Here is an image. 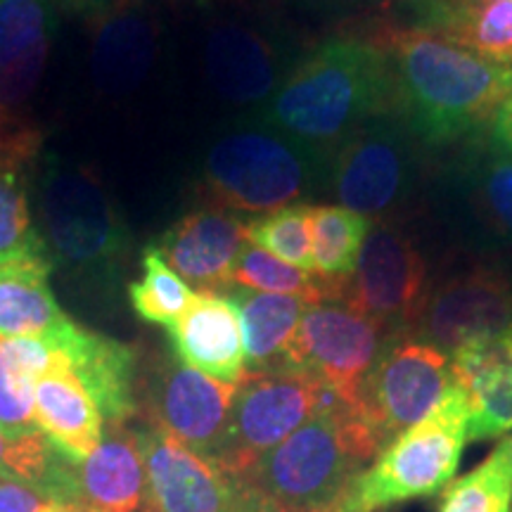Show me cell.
<instances>
[{"instance_id":"6da1fadb","label":"cell","mask_w":512,"mask_h":512,"mask_svg":"<svg viewBox=\"0 0 512 512\" xmlns=\"http://www.w3.org/2000/svg\"><path fill=\"white\" fill-rule=\"evenodd\" d=\"M396 105L387 55L373 41L330 38L311 50L268 100L266 124L313 155L337 152Z\"/></svg>"},{"instance_id":"7a4b0ae2","label":"cell","mask_w":512,"mask_h":512,"mask_svg":"<svg viewBox=\"0 0 512 512\" xmlns=\"http://www.w3.org/2000/svg\"><path fill=\"white\" fill-rule=\"evenodd\" d=\"M373 43L387 55L396 105L430 143L475 131L512 93V67L484 60L430 29H387Z\"/></svg>"},{"instance_id":"3957f363","label":"cell","mask_w":512,"mask_h":512,"mask_svg":"<svg viewBox=\"0 0 512 512\" xmlns=\"http://www.w3.org/2000/svg\"><path fill=\"white\" fill-rule=\"evenodd\" d=\"M380 451V439L361 413L328 389L316 415L238 479L268 503L325 512Z\"/></svg>"},{"instance_id":"277c9868","label":"cell","mask_w":512,"mask_h":512,"mask_svg":"<svg viewBox=\"0 0 512 512\" xmlns=\"http://www.w3.org/2000/svg\"><path fill=\"white\" fill-rule=\"evenodd\" d=\"M470 427V403L456 382L434 411L389 441L325 512H380L441 494L456 477Z\"/></svg>"},{"instance_id":"5b68a950","label":"cell","mask_w":512,"mask_h":512,"mask_svg":"<svg viewBox=\"0 0 512 512\" xmlns=\"http://www.w3.org/2000/svg\"><path fill=\"white\" fill-rule=\"evenodd\" d=\"M38 230L55 266L114 273L131 249V230L93 169L48 157L38 174Z\"/></svg>"},{"instance_id":"8992f818","label":"cell","mask_w":512,"mask_h":512,"mask_svg":"<svg viewBox=\"0 0 512 512\" xmlns=\"http://www.w3.org/2000/svg\"><path fill=\"white\" fill-rule=\"evenodd\" d=\"M320 159L271 126L240 128L211 145L197 192L207 207L271 214L309 192Z\"/></svg>"},{"instance_id":"52a82bcc","label":"cell","mask_w":512,"mask_h":512,"mask_svg":"<svg viewBox=\"0 0 512 512\" xmlns=\"http://www.w3.org/2000/svg\"><path fill=\"white\" fill-rule=\"evenodd\" d=\"M325 392L311 375L287 366L247 370L235 384L226 441L216 465L240 477L271 448L297 432L323 406Z\"/></svg>"},{"instance_id":"ba28073f","label":"cell","mask_w":512,"mask_h":512,"mask_svg":"<svg viewBox=\"0 0 512 512\" xmlns=\"http://www.w3.org/2000/svg\"><path fill=\"white\" fill-rule=\"evenodd\" d=\"M456 384L451 356L408 335L389 337L356 396V411L384 448L444 401Z\"/></svg>"},{"instance_id":"9c48e42d","label":"cell","mask_w":512,"mask_h":512,"mask_svg":"<svg viewBox=\"0 0 512 512\" xmlns=\"http://www.w3.org/2000/svg\"><path fill=\"white\" fill-rule=\"evenodd\" d=\"M389 335L347 302L313 304L285 349V366L302 370L337 399L356 406L358 389Z\"/></svg>"},{"instance_id":"30bf717a","label":"cell","mask_w":512,"mask_h":512,"mask_svg":"<svg viewBox=\"0 0 512 512\" xmlns=\"http://www.w3.org/2000/svg\"><path fill=\"white\" fill-rule=\"evenodd\" d=\"M344 302L373 318L389 337L418 330L430 302V287L427 264L413 240L387 223L370 228Z\"/></svg>"},{"instance_id":"8fae6325","label":"cell","mask_w":512,"mask_h":512,"mask_svg":"<svg viewBox=\"0 0 512 512\" xmlns=\"http://www.w3.org/2000/svg\"><path fill=\"white\" fill-rule=\"evenodd\" d=\"M131 432L145 465L150 512H240L247 491L238 477L192 453L157 422Z\"/></svg>"},{"instance_id":"7c38bea8","label":"cell","mask_w":512,"mask_h":512,"mask_svg":"<svg viewBox=\"0 0 512 512\" xmlns=\"http://www.w3.org/2000/svg\"><path fill=\"white\" fill-rule=\"evenodd\" d=\"M512 323V283L491 268L453 275L430 292L418 328L422 342L451 356L460 344L508 328Z\"/></svg>"},{"instance_id":"4fadbf2b","label":"cell","mask_w":512,"mask_h":512,"mask_svg":"<svg viewBox=\"0 0 512 512\" xmlns=\"http://www.w3.org/2000/svg\"><path fill=\"white\" fill-rule=\"evenodd\" d=\"M57 27V0H0V124L22 117L41 86Z\"/></svg>"},{"instance_id":"5bb4252c","label":"cell","mask_w":512,"mask_h":512,"mask_svg":"<svg viewBox=\"0 0 512 512\" xmlns=\"http://www.w3.org/2000/svg\"><path fill=\"white\" fill-rule=\"evenodd\" d=\"M233 394L235 384L211 380L181 361L164 363L152 392L157 425L216 465L226 441Z\"/></svg>"},{"instance_id":"9a60e30c","label":"cell","mask_w":512,"mask_h":512,"mask_svg":"<svg viewBox=\"0 0 512 512\" xmlns=\"http://www.w3.org/2000/svg\"><path fill=\"white\" fill-rule=\"evenodd\" d=\"M411 181V155L389 126L370 124L335 152L332 188L337 200L356 214H384L401 200Z\"/></svg>"},{"instance_id":"2e32d148","label":"cell","mask_w":512,"mask_h":512,"mask_svg":"<svg viewBox=\"0 0 512 512\" xmlns=\"http://www.w3.org/2000/svg\"><path fill=\"white\" fill-rule=\"evenodd\" d=\"M43 342L67 363L95 401L102 420L110 425H124L136 413V354L128 344L81 328L69 318Z\"/></svg>"},{"instance_id":"e0dca14e","label":"cell","mask_w":512,"mask_h":512,"mask_svg":"<svg viewBox=\"0 0 512 512\" xmlns=\"http://www.w3.org/2000/svg\"><path fill=\"white\" fill-rule=\"evenodd\" d=\"M247 245V223L240 216L202 207L181 216L159 238L157 249L181 278L219 292L233 285L235 264Z\"/></svg>"},{"instance_id":"ac0fdd59","label":"cell","mask_w":512,"mask_h":512,"mask_svg":"<svg viewBox=\"0 0 512 512\" xmlns=\"http://www.w3.org/2000/svg\"><path fill=\"white\" fill-rule=\"evenodd\" d=\"M176 361L223 384L247 373L245 335L238 306L221 292H195L183 316L169 328Z\"/></svg>"},{"instance_id":"d6986e66","label":"cell","mask_w":512,"mask_h":512,"mask_svg":"<svg viewBox=\"0 0 512 512\" xmlns=\"http://www.w3.org/2000/svg\"><path fill=\"white\" fill-rule=\"evenodd\" d=\"M456 382L470 403L467 439H494L512 430V323L460 344L451 354Z\"/></svg>"},{"instance_id":"ffe728a7","label":"cell","mask_w":512,"mask_h":512,"mask_svg":"<svg viewBox=\"0 0 512 512\" xmlns=\"http://www.w3.org/2000/svg\"><path fill=\"white\" fill-rule=\"evenodd\" d=\"M204 67L211 86L235 105H256L278 91V55L264 31L238 19L207 29Z\"/></svg>"},{"instance_id":"44dd1931","label":"cell","mask_w":512,"mask_h":512,"mask_svg":"<svg viewBox=\"0 0 512 512\" xmlns=\"http://www.w3.org/2000/svg\"><path fill=\"white\" fill-rule=\"evenodd\" d=\"M74 503L83 512H150L143 458L124 425H110L98 451L74 465Z\"/></svg>"},{"instance_id":"7402d4cb","label":"cell","mask_w":512,"mask_h":512,"mask_svg":"<svg viewBox=\"0 0 512 512\" xmlns=\"http://www.w3.org/2000/svg\"><path fill=\"white\" fill-rule=\"evenodd\" d=\"M157 19L143 0H128L95 22L91 67L100 91L124 95L150 72L157 53Z\"/></svg>"},{"instance_id":"603a6c76","label":"cell","mask_w":512,"mask_h":512,"mask_svg":"<svg viewBox=\"0 0 512 512\" xmlns=\"http://www.w3.org/2000/svg\"><path fill=\"white\" fill-rule=\"evenodd\" d=\"M38 430L69 463H86L102 444V415L67 363H57L34 384Z\"/></svg>"},{"instance_id":"cb8c5ba5","label":"cell","mask_w":512,"mask_h":512,"mask_svg":"<svg viewBox=\"0 0 512 512\" xmlns=\"http://www.w3.org/2000/svg\"><path fill=\"white\" fill-rule=\"evenodd\" d=\"M50 259L0 266V337L46 339L67 320L50 290Z\"/></svg>"},{"instance_id":"d4e9b609","label":"cell","mask_w":512,"mask_h":512,"mask_svg":"<svg viewBox=\"0 0 512 512\" xmlns=\"http://www.w3.org/2000/svg\"><path fill=\"white\" fill-rule=\"evenodd\" d=\"M238 306L245 335L247 370H268L285 366V349L309 309L306 299L287 294L254 292L247 287L226 292Z\"/></svg>"},{"instance_id":"484cf974","label":"cell","mask_w":512,"mask_h":512,"mask_svg":"<svg viewBox=\"0 0 512 512\" xmlns=\"http://www.w3.org/2000/svg\"><path fill=\"white\" fill-rule=\"evenodd\" d=\"M430 22L434 24V34L484 60L512 67V0H441Z\"/></svg>"},{"instance_id":"4316f807","label":"cell","mask_w":512,"mask_h":512,"mask_svg":"<svg viewBox=\"0 0 512 512\" xmlns=\"http://www.w3.org/2000/svg\"><path fill=\"white\" fill-rule=\"evenodd\" d=\"M233 283L254 292L287 294V297L306 299L309 304H323L344 302L349 278H328V275L302 271L249 242L235 264Z\"/></svg>"},{"instance_id":"83f0119b","label":"cell","mask_w":512,"mask_h":512,"mask_svg":"<svg viewBox=\"0 0 512 512\" xmlns=\"http://www.w3.org/2000/svg\"><path fill=\"white\" fill-rule=\"evenodd\" d=\"M29 164L22 159H0V266L50 259L46 240L29 209Z\"/></svg>"},{"instance_id":"f1b7e54d","label":"cell","mask_w":512,"mask_h":512,"mask_svg":"<svg viewBox=\"0 0 512 512\" xmlns=\"http://www.w3.org/2000/svg\"><path fill=\"white\" fill-rule=\"evenodd\" d=\"M368 233V216L332 204L313 207L311 249L316 273L328 278H351Z\"/></svg>"},{"instance_id":"f546056e","label":"cell","mask_w":512,"mask_h":512,"mask_svg":"<svg viewBox=\"0 0 512 512\" xmlns=\"http://www.w3.org/2000/svg\"><path fill=\"white\" fill-rule=\"evenodd\" d=\"M441 512H512V448L505 437L470 475L441 491Z\"/></svg>"},{"instance_id":"4dcf8cb0","label":"cell","mask_w":512,"mask_h":512,"mask_svg":"<svg viewBox=\"0 0 512 512\" xmlns=\"http://www.w3.org/2000/svg\"><path fill=\"white\" fill-rule=\"evenodd\" d=\"M143 275L138 283L128 285L133 311L145 323L164 325L166 330L183 316L195 292L178 275L174 268L166 264L162 252L155 245H147L140 254Z\"/></svg>"},{"instance_id":"1f68e13d","label":"cell","mask_w":512,"mask_h":512,"mask_svg":"<svg viewBox=\"0 0 512 512\" xmlns=\"http://www.w3.org/2000/svg\"><path fill=\"white\" fill-rule=\"evenodd\" d=\"M311 211L313 204L297 202L252 219L247 223V240L285 264L316 273L311 249Z\"/></svg>"},{"instance_id":"d6a6232c","label":"cell","mask_w":512,"mask_h":512,"mask_svg":"<svg viewBox=\"0 0 512 512\" xmlns=\"http://www.w3.org/2000/svg\"><path fill=\"white\" fill-rule=\"evenodd\" d=\"M34 384L0 356V432L12 444L41 434L34 415Z\"/></svg>"},{"instance_id":"836d02e7","label":"cell","mask_w":512,"mask_h":512,"mask_svg":"<svg viewBox=\"0 0 512 512\" xmlns=\"http://www.w3.org/2000/svg\"><path fill=\"white\" fill-rule=\"evenodd\" d=\"M0 356L12 370L34 382L57 363L55 351L38 337H0Z\"/></svg>"},{"instance_id":"e575fe53","label":"cell","mask_w":512,"mask_h":512,"mask_svg":"<svg viewBox=\"0 0 512 512\" xmlns=\"http://www.w3.org/2000/svg\"><path fill=\"white\" fill-rule=\"evenodd\" d=\"M486 209L505 233L512 235V159L503 157L489 164L482 178Z\"/></svg>"},{"instance_id":"d590c367","label":"cell","mask_w":512,"mask_h":512,"mask_svg":"<svg viewBox=\"0 0 512 512\" xmlns=\"http://www.w3.org/2000/svg\"><path fill=\"white\" fill-rule=\"evenodd\" d=\"M0 512H81L79 505L62 501L38 486L22 482L0 484Z\"/></svg>"},{"instance_id":"8d00e7d4","label":"cell","mask_w":512,"mask_h":512,"mask_svg":"<svg viewBox=\"0 0 512 512\" xmlns=\"http://www.w3.org/2000/svg\"><path fill=\"white\" fill-rule=\"evenodd\" d=\"M124 3H128V0H57V5H64L67 10L86 19H93V22L110 15V12L121 8Z\"/></svg>"},{"instance_id":"74e56055","label":"cell","mask_w":512,"mask_h":512,"mask_svg":"<svg viewBox=\"0 0 512 512\" xmlns=\"http://www.w3.org/2000/svg\"><path fill=\"white\" fill-rule=\"evenodd\" d=\"M494 133H496L498 145H501L512 159V93L505 98L503 105L498 107L494 117Z\"/></svg>"},{"instance_id":"f35d334b","label":"cell","mask_w":512,"mask_h":512,"mask_svg":"<svg viewBox=\"0 0 512 512\" xmlns=\"http://www.w3.org/2000/svg\"><path fill=\"white\" fill-rule=\"evenodd\" d=\"M247 491V489H245ZM240 512H304V510H290V508H283V505H275V503H268L264 498L254 496L252 491H247L245 501H242V508Z\"/></svg>"},{"instance_id":"ab89813d","label":"cell","mask_w":512,"mask_h":512,"mask_svg":"<svg viewBox=\"0 0 512 512\" xmlns=\"http://www.w3.org/2000/svg\"><path fill=\"white\" fill-rule=\"evenodd\" d=\"M354 3H370V5H380V8H384V5H413V8L425 12L434 0H354Z\"/></svg>"},{"instance_id":"60d3db41","label":"cell","mask_w":512,"mask_h":512,"mask_svg":"<svg viewBox=\"0 0 512 512\" xmlns=\"http://www.w3.org/2000/svg\"><path fill=\"white\" fill-rule=\"evenodd\" d=\"M465 3H494V0H465Z\"/></svg>"},{"instance_id":"b9f144b4","label":"cell","mask_w":512,"mask_h":512,"mask_svg":"<svg viewBox=\"0 0 512 512\" xmlns=\"http://www.w3.org/2000/svg\"><path fill=\"white\" fill-rule=\"evenodd\" d=\"M3 482H8V479H3V477H0V484H3Z\"/></svg>"},{"instance_id":"7bdbcfd3","label":"cell","mask_w":512,"mask_h":512,"mask_svg":"<svg viewBox=\"0 0 512 512\" xmlns=\"http://www.w3.org/2000/svg\"><path fill=\"white\" fill-rule=\"evenodd\" d=\"M508 441H510V448H512V434H510V437H508Z\"/></svg>"}]
</instances>
